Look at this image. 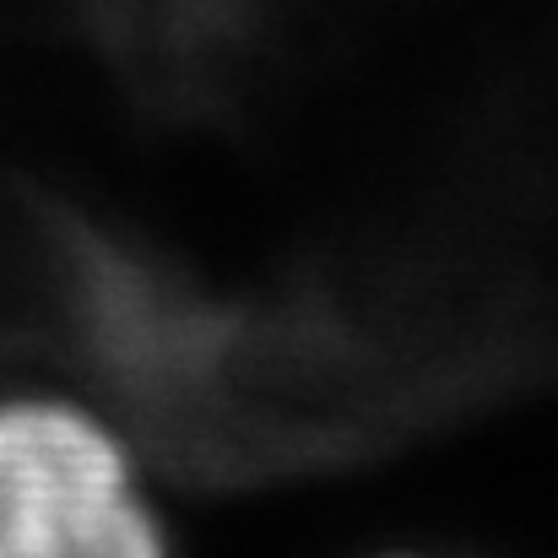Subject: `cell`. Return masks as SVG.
<instances>
[{"label":"cell","instance_id":"obj_1","mask_svg":"<svg viewBox=\"0 0 558 558\" xmlns=\"http://www.w3.org/2000/svg\"><path fill=\"white\" fill-rule=\"evenodd\" d=\"M0 558H163L125 450L87 412L0 407Z\"/></svg>","mask_w":558,"mask_h":558}]
</instances>
